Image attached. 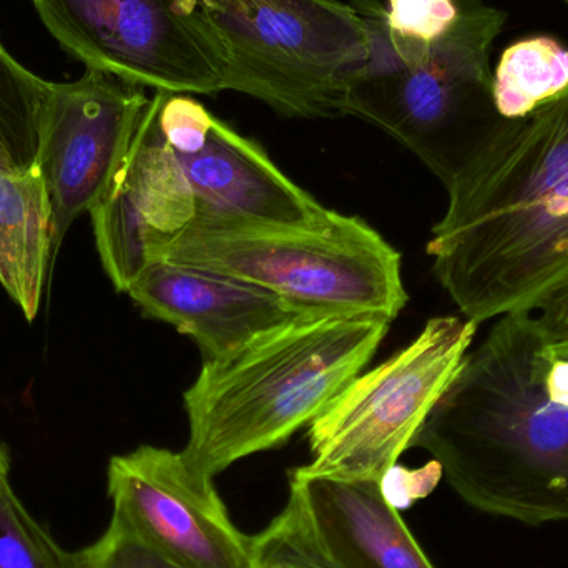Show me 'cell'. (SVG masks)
Returning <instances> with one entry per match:
<instances>
[{"instance_id":"obj_5","label":"cell","mask_w":568,"mask_h":568,"mask_svg":"<svg viewBox=\"0 0 568 568\" xmlns=\"http://www.w3.org/2000/svg\"><path fill=\"white\" fill-rule=\"evenodd\" d=\"M153 260L256 284L321 314L394 321L409 300L399 252L359 216L334 210L311 226L195 216L155 243Z\"/></svg>"},{"instance_id":"obj_4","label":"cell","mask_w":568,"mask_h":568,"mask_svg":"<svg viewBox=\"0 0 568 568\" xmlns=\"http://www.w3.org/2000/svg\"><path fill=\"white\" fill-rule=\"evenodd\" d=\"M357 10L369 55L347 93L346 115L379 126L446 185L500 119L490 52L507 13L474 3L446 36L424 43L390 32L381 0H357Z\"/></svg>"},{"instance_id":"obj_3","label":"cell","mask_w":568,"mask_h":568,"mask_svg":"<svg viewBox=\"0 0 568 568\" xmlns=\"http://www.w3.org/2000/svg\"><path fill=\"white\" fill-rule=\"evenodd\" d=\"M393 321L317 314L203 361L183 394L186 459L206 476L275 449L310 426L363 373Z\"/></svg>"},{"instance_id":"obj_14","label":"cell","mask_w":568,"mask_h":568,"mask_svg":"<svg viewBox=\"0 0 568 568\" xmlns=\"http://www.w3.org/2000/svg\"><path fill=\"white\" fill-rule=\"evenodd\" d=\"M290 499L339 568H436L379 480H337L291 470Z\"/></svg>"},{"instance_id":"obj_18","label":"cell","mask_w":568,"mask_h":568,"mask_svg":"<svg viewBox=\"0 0 568 568\" xmlns=\"http://www.w3.org/2000/svg\"><path fill=\"white\" fill-rule=\"evenodd\" d=\"M0 568H89L85 554L62 549L13 494L0 490Z\"/></svg>"},{"instance_id":"obj_7","label":"cell","mask_w":568,"mask_h":568,"mask_svg":"<svg viewBox=\"0 0 568 568\" xmlns=\"http://www.w3.org/2000/svg\"><path fill=\"white\" fill-rule=\"evenodd\" d=\"M479 324L430 317L416 339L354 377L307 426L310 476L383 483L449 389Z\"/></svg>"},{"instance_id":"obj_1","label":"cell","mask_w":568,"mask_h":568,"mask_svg":"<svg viewBox=\"0 0 568 568\" xmlns=\"http://www.w3.org/2000/svg\"><path fill=\"white\" fill-rule=\"evenodd\" d=\"M446 189L426 253L457 310L476 324L536 313L568 282V89L500 116Z\"/></svg>"},{"instance_id":"obj_12","label":"cell","mask_w":568,"mask_h":568,"mask_svg":"<svg viewBox=\"0 0 568 568\" xmlns=\"http://www.w3.org/2000/svg\"><path fill=\"white\" fill-rule=\"evenodd\" d=\"M126 294L143 316L192 337L203 361L219 359L262 334L321 314L256 284L165 260H153Z\"/></svg>"},{"instance_id":"obj_20","label":"cell","mask_w":568,"mask_h":568,"mask_svg":"<svg viewBox=\"0 0 568 568\" xmlns=\"http://www.w3.org/2000/svg\"><path fill=\"white\" fill-rule=\"evenodd\" d=\"M459 16L456 0H386L384 6L390 32L424 43L446 36Z\"/></svg>"},{"instance_id":"obj_8","label":"cell","mask_w":568,"mask_h":568,"mask_svg":"<svg viewBox=\"0 0 568 568\" xmlns=\"http://www.w3.org/2000/svg\"><path fill=\"white\" fill-rule=\"evenodd\" d=\"M87 69L183 95L225 92L229 49L206 0H32Z\"/></svg>"},{"instance_id":"obj_23","label":"cell","mask_w":568,"mask_h":568,"mask_svg":"<svg viewBox=\"0 0 568 568\" xmlns=\"http://www.w3.org/2000/svg\"><path fill=\"white\" fill-rule=\"evenodd\" d=\"M9 469V457H7L6 449H3L2 444H0V490H2L3 487L10 486Z\"/></svg>"},{"instance_id":"obj_25","label":"cell","mask_w":568,"mask_h":568,"mask_svg":"<svg viewBox=\"0 0 568 568\" xmlns=\"http://www.w3.org/2000/svg\"><path fill=\"white\" fill-rule=\"evenodd\" d=\"M564 2H566V3H567V7H568V0H564Z\"/></svg>"},{"instance_id":"obj_13","label":"cell","mask_w":568,"mask_h":568,"mask_svg":"<svg viewBox=\"0 0 568 568\" xmlns=\"http://www.w3.org/2000/svg\"><path fill=\"white\" fill-rule=\"evenodd\" d=\"M175 153L192 190L195 216L311 226L326 222L331 210L287 179L255 140L215 115L205 142Z\"/></svg>"},{"instance_id":"obj_11","label":"cell","mask_w":568,"mask_h":568,"mask_svg":"<svg viewBox=\"0 0 568 568\" xmlns=\"http://www.w3.org/2000/svg\"><path fill=\"white\" fill-rule=\"evenodd\" d=\"M90 215L100 262L120 293L150 265L155 243L195 219L192 190L160 132L152 100L125 162Z\"/></svg>"},{"instance_id":"obj_15","label":"cell","mask_w":568,"mask_h":568,"mask_svg":"<svg viewBox=\"0 0 568 568\" xmlns=\"http://www.w3.org/2000/svg\"><path fill=\"white\" fill-rule=\"evenodd\" d=\"M52 262V215L39 170L0 169V284L29 321L39 314Z\"/></svg>"},{"instance_id":"obj_9","label":"cell","mask_w":568,"mask_h":568,"mask_svg":"<svg viewBox=\"0 0 568 568\" xmlns=\"http://www.w3.org/2000/svg\"><path fill=\"white\" fill-rule=\"evenodd\" d=\"M143 87L99 70L52 82L37 170L52 215L53 258L63 236L102 200L129 155L149 105Z\"/></svg>"},{"instance_id":"obj_24","label":"cell","mask_w":568,"mask_h":568,"mask_svg":"<svg viewBox=\"0 0 568 568\" xmlns=\"http://www.w3.org/2000/svg\"><path fill=\"white\" fill-rule=\"evenodd\" d=\"M206 2H209V3H215V2H219V0H206Z\"/></svg>"},{"instance_id":"obj_17","label":"cell","mask_w":568,"mask_h":568,"mask_svg":"<svg viewBox=\"0 0 568 568\" xmlns=\"http://www.w3.org/2000/svg\"><path fill=\"white\" fill-rule=\"evenodd\" d=\"M50 89L0 40V169L36 172Z\"/></svg>"},{"instance_id":"obj_21","label":"cell","mask_w":568,"mask_h":568,"mask_svg":"<svg viewBox=\"0 0 568 568\" xmlns=\"http://www.w3.org/2000/svg\"><path fill=\"white\" fill-rule=\"evenodd\" d=\"M83 554L89 568H186L156 552L115 517L106 532Z\"/></svg>"},{"instance_id":"obj_6","label":"cell","mask_w":568,"mask_h":568,"mask_svg":"<svg viewBox=\"0 0 568 568\" xmlns=\"http://www.w3.org/2000/svg\"><path fill=\"white\" fill-rule=\"evenodd\" d=\"M209 9L229 49L226 90L294 119L346 115L347 93L369 55L357 7L337 0H219Z\"/></svg>"},{"instance_id":"obj_10","label":"cell","mask_w":568,"mask_h":568,"mask_svg":"<svg viewBox=\"0 0 568 568\" xmlns=\"http://www.w3.org/2000/svg\"><path fill=\"white\" fill-rule=\"evenodd\" d=\"M113 516L139 539L186 568H255L252 537L233 524L213 477L185 454L140 446L110 459Z\"/></svg>"},{"instance_id":"obj_16","label":"cell","mask_w":568,"mask_h":568,"mask_svg":"<svg viewBox=\"0 0 568 568\" xmlns=\"http://www.w3.org/2000/svg\"><path fill=\"white\" fill-rule=\"evenodd\" d=\"M568 89V49L552 37L519 40L493 72V97L503 119H519Z\"/></svg>"},{"instance_id":"obj_22","label":"cell","mask_w":568,"mask_h":568,"mask_svg":"<svg viewBox=\"0 0 568 568\" xmlns=\"http://www.w3.org/2000/svg\"><path fill=\"white\" fill-rule=\"evenodd\" d=\"M539 326L554 339L568 337V282L560 284L536 311Z\"/></svg>"},{"instance_id":"obj_19","label":"cell","mask_w":568,"mask_h":568,"mask_svg":"<svg viewBox=\"0 0 568 568\" xmlns=\"http://www.w3.org/2000/svg\"><path fill=\"white\" fill-rule=\"evenodd\" d=\"M255 568H339L327 559L311 536L293 500L256 537H252Z\"/></svg>"},{"instance_id":"obj_2","label":"cell","mask_w":568,"mask_h":568,"mask_svg":"<svg viewBox=\"0 0 568 568\" xmlns=\"http://www.w3.org/2000/svg\"><path fill=\"white\" fill-rule=\"evenodd\" d=\"M413 447L483 513L568 523V337L547 336L536 313L499 317Z\"/></svg>"}]
</instances>
